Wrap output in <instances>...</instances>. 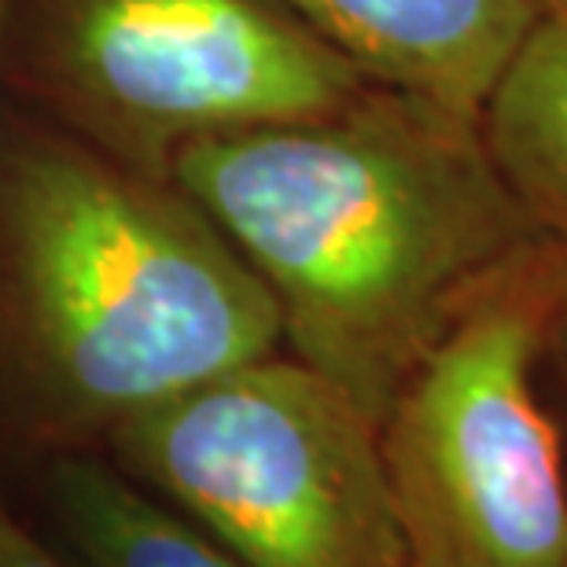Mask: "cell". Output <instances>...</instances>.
Returning <instances> with one entry per match:
<instances>
[{"label": "cell", "mask_w": 567, "mask_h": 567, "mask_svg": "<svg viewBox=\"0 0 567 567\" xmlns=\"http://www.w3.org/2000/svg\"><path fill=\"white\" fill-rule=\"evenodd\" d=\"M38 74L96 152L155 177L192 144L321 118L372 85L277 0H44Z\"/></svg>", "instance_id": "obj_5"}, {"label": "cell", "mask_w": 567, "mask_h": 567, "mask_svg": "<svg viewBox=\"0 0 567 567\" xmlns=\"http://www.w3.org/2000/svg\"><path fill=\"white\" fill-rule=\"evenodd\" d=\"M44 513L82 567H240L229 553L89 453H60L44 475Z\"/></svg>", "instance_id": "obj_8"}, {"label": "cell", "mask_w": 567, "mask_h": 567, "mask_svg": "<svg viewBox=\"0 0 567 567\" xmlns=\"http://www.w3.org/2000/svg\"><path fill=\"white\" fill-rule=\"evenodd\" d=\"M0 8H4V0H0Z\"/></svg>", "instance_id": "obj_12"}, {"label": "cell", "mask_w": 567, "mask_h": 567, "mask_svg": "<svg viewBox=\"0 0 567 567\" xmlns=\"http://www.w3.org/2000/svg\"><path fill=\"white\" fill-rule=\"evenodd\" d=\"M0 567H82L78 560L55 553L49 542H41L11 516V508L0 502Z\"/></svg>", "instance_id": "obj_10"}, {"label": "cell", "mask_w": 567, "mask_h": 567, "mask_svg": "<svg viewBox=\"0 0 567 567\" xmlns=\"http://www.w3.org/2000/svg\"><path fill=\"white\" fill-rule=\"evenodd\" d=\"M505 185L567 247V11L538 16L480 115Z\"/></svg>", "instance_id": "obj_7"}, {"label": "cell", "mask_w": 567, "mask_h": 567, "mask_svg": "<svg viewBox=\"0 0 567 567\" xmlns=\"http://www.w3.org/2000/svg\"><path fill=\"white\" fill-rule=\"evenodd\" d=\"M372 85L480 118L535 0H277Z\"/></svg>", "instance_id": "obj_6"}, {"label": "cell", "mask_w": 567, "mask_h": 567, "mask_svg": "<svg viewBox=\"0 0 567 567\" xmlns=\"http://www.w3.org/2000/svg\"><path fill=\"white\" fill-rule=\"evenodd\" d=\"M567 247L513 255L394 394L380 446L410 567H567V453L542 350Z\"/></svg>", "instance_id": "obj_3"}, {"label": "cell", "mask_w": 567, "mask_h": 567, "mask_svg": "<svg viewBox=\"0 0 567 567\" xmlns=\"http://www.w3.org/2000/svg\"><path fill=\"white\" fill-rule=\"evenodd\" d=\"M169 181L262 277L284 350L377 424L483 284L546 236L480 118L388 85L321 118L192 144Z\"/></svg>", "instance_id": "obj_1"}, {"label": "cell", "mask_w": 567, "mask_h": 567, "mask_svg": "<svg viewBox=\"0 0 567 567\" xmlns=\"http://www.w3.org/2000/svg\"><path fill=\"white\" fill-rule=\"evenodd\" d=\"M538 16H553V11H567V0H535Z\"/></svg>", "instance_id": "obj_11"}, {"label": "cell", "mask_w": 567, "mask_h": 567, "mask_svg": "<svg viewBox=\"0 0 567 567\" xmlns=\"http://www.w3.org/2000/svg\"><path fill=\"white\" fill-rule=\"evenodd\" d=\"M0 350L22 421L60 457L277 354L284 328L262 277L181 185L33 141L0 181Z\"/></svg>", "instance_id": "obj_2"}, {"label": "cell", "mask_w": 567, "mask_h": 567, "mask_svg": "<svg viewBox=\"0 0 567 567\" xmlns=\"http://www.w3.org/2000/svg\"><path fill=\"white\" fill-rule=\"evenodd\" d=\"M542 388H546L553 421L560 427L564 453H567V299L557 310V317H553L546 350H542Z\"/></svg>", "instance_id": "obj_9"}, {"label": "cell", "mask_w": 567, "mask_h": 567, "mask_svg": "<svg viewBox=\"0 0 567 567\" xmlns=\"http://www.w3.org/2000/svg\"><path fill=\"white\" fill-rule=\"evenodd\" d=\"M107 446L240 567H410L380 424L288 350L130 416Z\"/></svg>", "instance_id": "obj_4"}]
</instances>
